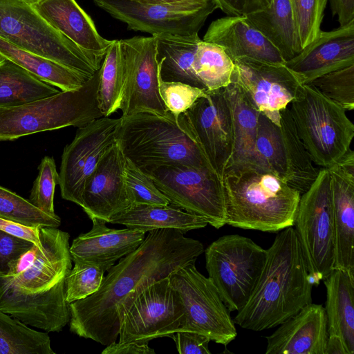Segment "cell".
Masks as SVG:
<instances>
[{
    "mask_svg": "<svg viewBox=\"0 0 354 354\" xmlns=\"http://www.w3.org/2000/svg\"><path fill=\"white\" fill-rule=\"evenodd\" d=\"M148 232L135 250L108 270L98 290L68 304L71 332L104 346L115 342L122 305L138 289L196 263L204 252L201 242L185 237L180 230Z\"/></svg>",
    "mask_w": 354,
    "mask_h": 354,
    "instance_id": "obj_1",
    "label": "cell"
},
{
    "mask_svg": "<svg viewBox=\"0 0 354 354\" xmlns=\"http://www.w3.org/2000/svg\"><path fill=\"white\" fill-rule=\"evenodd\" d=\"M70 235L57 227H41L42 248L22 270L0 274V304L21 322L47 326L68 320L65 279L72 268Z\"/></svg>",
    "mask_w": 354,
    "mask_h": 354,
    "instance_id": "obj_2",
    "label": "cell"
},
{
    "mask_svg": "<svg viewBox=\"0 0 354 354\" xmlns=\"http://www.w3.org/2000/svg\"><path fill=\"white\" fill-rule=\"evenodd\" d=\"M266 250L259 280L233 319L253 331L278 326L312 303L313 284L293 226L279 232Z\"/></svg>",
    "mask_w": 354,
    "mask_h": 354,
    "instance_id": "obj_3",
    "label": "cell"
},
{
    "mask_svg": "<svg viewBox=\"0 0 354 354\" xmlns=\"http://www.w3.org/2000/svg\"><path fill=\"white\" fill-rule=\"evenodd\" d=\"M223 183L226 224L268 232L294 226L301 194L271 171L254 166L229 169Z\"/></svg>",
    "mask_w": 354,
    "mask_h": 354,
    "instance_id": "obj_4",
    "label": "cell"
},
{
    "mask_svg": "<svg viewBox=\"0 0 354 354\" xmlns=\"http://www.w3.org/2000/svg\"><path fill=\"white\" fill-rule=\"evenodd\" d=\"M120 118L115 140L140 169L185 165L212 170L183 113L140 112Z\"/></svg>",
    "mask_w": 354,
    "mask_h": 354,
    "instance_id": "obj_5",
    "label": "cell"
},
{
    "mask_svg": "<svg viewBox=\"0 0 354 354\" xmlns=\"http://www.w3.org/2000/svg\"><path fill=\"white\" fill-rule=\"evenodd\" d=\"M99 70L80 88L59 91L26 104L0 109V141L73 126L103 117L97 101Z\"/></svg>",
    "mask_w": 354,
    "mask_h": 354,
    "instance_id": "obj_6",
    "label": "cell"
},
{
    "mask_svg": "<svg viewBox=\"0 0 354 354\" xmlns=\"http://www.w3.org/2000/svg\"><path fill=\"white\" fill-rule=\"evenodd\" d=\"M0 38L63 64L88 79L100 68L104 59L80 48L22 0H0Z\"/></svg>",
    "mask_w": 354,
    "mask_h": 354,
    "instance_id": "obj_7",
    "label": "cell"
},
{
    "mask_svg": "<svg viewBox=\"0 0 354 354\" xmlns=\"http://www.w3.org/2000/svg\"><path fill=\"white\" fill-rule=\"evenodd\" d=\"M297 133L313 163L328 168L351 149L354 125L339 104L311 84H304L289 104Z\"/></svg>",
    "mask_w": 354,
    "mask_h": 354,
    "instance_id": "obj_8",
    "label": "cell"
},
{
    "mask_svg": "<svg viewBox=\"0 0 354 354\" xmlns=\"http://www.w3.org/2000/svg\"><path fill=\"white\" fill-rule=\"evenodd\" d=\"M294 229L313 284L335 269V241L330 175L319 169L310 188L301 194Z\"/></svg>",
    "mask_w": 354,
    "mask_h": 354,
    "instance_id": "obj_9",
    "label": "cell"
},
{
    "mask_svg": "<svg viewBox=\"0 0 354 354\" xmlns=\"http://www.w3.org/2000/svg\"><path fill=\"white\" fill-rule=\"evenodd\" d=\"M267 250L239 234L219 237L205 250L208 277L230 312L248 301L261 274Z\"/></svg>",
    "mask_w": 354,
    "mask_h": 354,
    "instance_id": "obj_10",
    "label": "cell"
},
{
    "mask_svg": "<svg viewBox=\"0 0 354 354\" xmlns=\"http://www.w3.org/2000/svg\"><path fill=\"white\" fill-rule=\"evenodd\" d=\"M119 342L147 343L171 337L184 318L183 306L169 277L138 289L119 312Z\"/></svg>",
    "mask_w": 354,
    "mask_h": 354,
    "instance_id": "obj_11",
    "label": "cell"
},
{
    "mask_svg": "<svg viewBox=\"0 0 354 354\" xmlns=\"http://www.w3.org/2000/svg\"><path fill=\"white\" fill-rule=\"evenodd\" d=\"M142 170L170 204L205 218L216 229L226 224L223 180L212 169L171 165Z\"/></svg>",
    "mask_w": 354,
    "mask_h": 354,
    "instance_id": "obj_12",
    "label": "cell"
},
{
    "mask_svg": "<svg viewBox=\"0 0 354 354\" xmlns=\"http://www.w3.org/2000/svg\"><path fill=\"white\" fill-rule=\"evenodd\" d=\"M195 263L187 265L169 276L181 300L184 318L178 331L202 334L227 346L237 332L230 312L209 277L202 274Z\"/></svg>",
    "mask_w": 354,
    "mask_h": 354,
    "instance_id": "obj_13",
    "label": "cell"
},
{
    "mask_svg": "<svg viewBox=\"0 0 354 354\" xmlns=\"http://www.w3.org/2000/svg\"><path fill=\"white\" fill-rule=\"evenodd\" d=\"M130 30L151 34H198L217 6L214 0L181 5L145 4L134 0H93Z\"/></svg>",
    "mask_w": 354,
    "mask_h": 354,
    "instance_id": "obj_14",
    "label": "cell"
},
{
    "mask_svg": "<svg viewBox=\"0 0 354 354\" xmlns=\"http://www.w3.org/2000/svg\"><path fill=\"white\" fill-rule=\"evenodd\" d=\"M120 118L102 117L78 127L62 156L59 185L62 198L81 206L87 178L115 142Z\"/></svg>",
    "mask_w": 354,
    "mask_h": 354,
    "instance_id": "obj_15",
    "label": "cell"
},
{
    "mask_svg": "<svg viewBox=\"0 0 354 354\" xmlns=\"http://www.w3.org/2000/svg\"><path fill=\"white\" fill-rule=\"evenodd\" d=\"M124 68L122 116L140 112L165 115L169 111L158 89L156 38L135 36L119 40Z\"/></svg>",
    "mask_w": 354,
    "mask_h": 354,
    "instance_id": "obj_16",
    "label": "cell"
},
{
    "mask_svg": "<svg viewBox=\"0 0 354 354\" xmlns=\"http://www.w3.org/2000/svg\"><path fill=\"white\" fill-rule=\"evenodd\" d=\"M234 64L232 80L260 113L279 127L281 111L300 94L304 84L301 79L285 63L242 58Z\"/></svg>",
    "mask_w": 354,
    "mask_h": 354,
    "instance_id": "obj_17",
    "label": "cell"
},
{
    "mask_svg": "<svg viewBox=\"0 0 354 354\" xmlns=\"http://www.w3.org/2000/svg\"><path fill=\"white\" fill-rule=\"evenodd\" d=\"M183 115L210 167L223 180L234 146L231 111L224 88L207 91Z\"/></svg>",
    "mask_w": 354,
    "mask_h": 354,
    "instance_id": "obj_18",
    "label": "cell"
},
{
    "mask_svg": "<svg viewBox=\"0 0 354 354\" xmlns=\"http://www.w3.org/2000/svg\"><path fill=\"white\" fill-rule=\"evenodd\" d=\"M125 160L115 141L87 178L81 207L90 218L109 223L113 216L132 206L124 178Z\"/></svg>",
    "mask_w": 354,
    "mask_h": 354,
    "instance_id": "obj_19",
    "label": "cell"
},
{
    "mask_svg": "<svg viewBox=\"0 0 354 354\" xmlns=\"http://www.w3.org/2000/svg\"><path fill=\"white\" fill-rule=\"evenodd\" d=\"M330 175L335 241V269L354 278V152L351 149L334 165Z\"/></svg>",
    "mask_w": 354,
    "mask_h": 354,
    "instance_id": "obj_20",
    "label": "cell"
},
{
    "mask_svg": "<svg viewBox=\"0 0 354 354\" xmlns=\"http://www.w3.org/2000/svg\"><path fill=\"white\" fill-rule=\"evenodd\" d=\"M303 84L330 72L354 64V21L319 36L285 62Z\"/></svg>",
    "mask_w": 354,
    "mask_h": 354,
    "instance_id": "obj_21",
    "label": "cell"
},
{
    "mask_svg": "<svg viewBox=\"0 0 354 354\" xmlns=\"http://www.w3.org/2000/svg\"><path fill=\"white\" fill-rule=\"evenodd\" d=\"M266 337V354H325L328 340L324 307L310 303Z\"/></svg>",
    "mask_w": 354,
    "mask_h": 354,
    "instance_id": "obj_22",
    "label": "cell"
},
{
    "mask_svg": "<svg viewBox=\"0 0 354 354\" xmlns=\"http://www.w3.org/2000/svg\"><path fill=\"white\" fill-rule=\"evenodd\" d=\"M91 219V230L80 234L70 246L73 262L93 264L108 271L118 260L135 250L145 238V232L128 227L109 228L102 219Z\"/></svg>",
    "mask_w": 354,
    "mask_h": 354,
    "instance_id": "obj_23",
    "label": "cell"
},
{
    "mask_svg": "<svg viewBox=\"0 0 354 354\" xmlns=\"http://www.w3.org/2000/svg\"><path fill=\"white\" fill-rule=\"evenodd\" d=\"M203 40L221 46L233 62L242 58L286 62L277 49L250 24L244 15L213 21Z\"/></svg>",
    "mask_w": 354,
    "mask_h": 354,
    "instance_id": "obj_24",
    "label": "cell"
},
{
    "mask_svg": "<svg viewBox=\"0 0 354 354\" xmlns=\"http://www.w3.org/2000/svg\"><path fill=\"white\" fill-rule=\"evenodd\" d=\"M53 28L87 53L104 59L113 40L102 37L75 0H41L32 5Z\"/></svg>",
    "mask_w": 354,
    "mask_h": 354,
    "instance_id": "obj_25",
    "label": "cell"
},
{
    "mask_svg": "<svg viewBox=\"0 0 354 354\" xmlns=\"http://www.w3.org/2000/svg\"><path fill=\"white\" fill-rule=\"evenodd\" d=\"M323 281L328 334L340 337L349 353L353 354L354 278L343 270L334 269Z\"/></svg>",
    "mask_w": 354,
    "mask_h": 354,
    "instance_id": "obj_26",
    "label": "cell"
},
{
    "mask_svg": "<svg viewBox=\"0 0 354 354\" xmlns=\"http://www.w3.org/2000/svg\"><path fill=\"white\" fill-rule=\"evenodd\" d=\"M224 90L230 104L234 136L233 153L227 170L253 166L259 111L234 80L231 79Z\"/></svg>",
    "mask_w": 354,
    "mask_h": 354,
    "instance_id": "obj_27",
    "label": "cell"
},
{
    "mask_svg": "<svg viewBox=\"0 0 354 354\" xmlns=\"http://www.w3.org/2000/svg\"><path fill=\"white\" fill-rule=\"evenodd\" d=\"M153 35L156 38V58L160 79L164 82H182L204 89L194 71L196 53L201 41L198 35Z\"/></svg>",
    "mask_w": 354,
    "mask_h": 354,
    "instance_id": "obj_28",
    "label": "cell"
},
{
    "mask_svg": "<svg viewBox=\"0 0 354 354\" xmlns=\"http://www.w3.org/2000/svg\"><path fill=\"white\" fill-rule=\"evenodd\" d=\"M244 15L250 24L277 49L286 62L301 51L290 0H272L267 9Z\"/></svg>",
    "mask_w": 354,
    "mask_h": 354,
    "instance_id": "obj_29",
    "label": "cell"
},
{
    "mask_svg": "<svg viewBox=\"0 0 354 354\" xmlns=\"http://www.w3.org/2000/svg\"><path fill=\"white\" fill-rule=\"evenodd\" d=\"M110 223L120 224L128 228L145 232L153 230L171 228L184 234L207 226V221L184 211L171 204L167 205H133L115 215Z\"/></svg>",
    "mask_w": 354,
    "mask_h": 354,
    "instance_id": "obj_30",
    "label": "cell"
},
{
    "mask_svg": "<svg viewBox=\"0 0 354 354\" xmlns=\"http://www.w3.org/2000/svg\"><path fill=\"white\" fill-rule=\"evenodd\" d=\"M279 131L286 166V182L300 192H306L315 180L319 169L301 140L288 106L280 112Z\"/></svg>",
    "mask_w": 354,
    "mask_h": 354,
    "instance_id": "obj_31",
    "label": "cell"
},
{
    "mask_svg": "<svg viewBox=\"0 0 354 354\" xmlns=\"http://www.w3.org/2000/svg\"><path fill=\"white\" fill-rule=\"evenodd\" d=\"M59 91L0 55V109L21 106Z\"/></svg>",
    "mask_w": 354,
    "mask_h": 354,
    "instance_id": "obj_32",
    "label": "cell"
},
{
    "mask_svg": "<svg viewBox=\"0 0 354 354\" xmlns=\"http://www.w3.org/2000/svg\"><path fill=\"white\" fill-rule=\"evenodd\" d=\"M0 55L62 91L80 88L89 80L63 64L21 49L1 38Z\"/></svg>",
    "mask_w": 354,
    "mask_h": 354,
    "instance_id": "obj_33",
    "label": "cell"
},
{
    "mask_svg": "<svg viewBox=\"0 0 354 354\" xmlns=\"http://www.w3.org/2000/svg\"><path fill=\"white\" fill-rule=\"evenodd\" d=\"M48 333L39 332L0 310V354H55Z\"/></svg>",
    "mask_w": 354,
    "mask_h": 354,
    "instance_id": "obj_34",
    "label": "cell"
},
{
    "mask_svg": "<svg viewBox=\"0 0 354 354\" xmlns=\"http://www.w3.org/2000/svg\"><path fill=\"white\" fill-rule=\"evenodd\" d=\"M98 106L103 117L120 109L124 86V68L119 40H113L99 69Z\"/></svg>",
    "mask_w": 354,
    "mask_h": 354,
    "instance_id": "obj_35",
    "label": "cell"
},
{
    "mask_svg": "<svg viewBox=\"0 0 354 354\" xmlns=\"http://www.w3.org/2000/svg\"><path fill=\"white\" fill-rule=\"evenodd\" d=\"M234 64L219 46L201 39L196 53L194 71L205 91L226 87L230 82Z\"/></svg>",
    "mask_w": 354,
    "mask_h": 354,
    "instance_id": "obj_36",
    "label": "cell"
},
{
    "mask_svg": "<svg viewBox=\"0 0 354 354\" xmlns=\"http://www.w3.org/2000/svg\"><path fill=\"white\" fill-rule=\"evenodd\" d=\"M253 166L268 170L286 182V170L279 127L260 112Z\"/></svg>",
    "mask_w": 354,
    "mask_h": 354,
    "instance_id": "obj_37",
    "label": "cell"
},
{
    "mask_svg": "<svg viewBox=\"0 0 354 354\" xmlns=\"http://www.w3.org/2000/svg\"><path fill=\"white\" fill-rule=\"evenodd\" d=\"M0 218L28 226L58 227L59 216H51L35 207L28 200L0 186Z\"/></svg>",
    "mask_w": 354,
    "mask_h": 354,
    "instance_id": "obj_38",
    "label": "cell"
},
{
    "mask_svg": "<svg viewBox=\"0 0 354 354\" xmlns=\"http://www.w3.org/2000/svg\"><path fill=\"white\" fill-rule=\"evenodd\" d=\"M124 178L132 205L170 204L169 199L158 189L151 177L127 158Z\"/></svg>",
    "mask_w": 354,
    "mask_h": 354,
    "instance_id": "obj_39",
    "label": "cell"
},
{
    "mask_svg": "<svg viewBox=\"0 0 354 354\" xmlns=\"http://www.w3.org/2000/svg\"><path fill=\"white\" fill-rule=\"evenodd\" d=\"M310 84L346 111L353 110L354 64L326 73Z\"/></svg>",
    "mask_w": 354,
    "mask_h": 354,
    "instance_id": "obj_40",
    "label": "cell"
},
{
    "mask_svg": "<svg viewBox=\"0 0 354 354\" xmlns=\"http://www.w3.org/2000/svg\"><path fill=\"white\" fill-rule=\"evenodd\" d=\"M75 266L65 279V295L68 304L94 294L100 288L104 271L87 263L74 262Z\"/></svg>",
    "mask_w": 354,
    "mask_h": 354,
    "instance_id": "obj_41",
    "label": "cell"
},
{
    "mask_svg": "<svg viewBox=\"0 0 354 354\" xmlns=\"http://www.w3.org/2000/svg\"><path fill=\"white\" fill-rule=\"evenodd\" d=\"M38 175L33 183L28 201L41 212L58 216L54 209V195L59 185V173L53 157L45 156L38 167Z\"/></svg>",
    "mask_w": 354,
    "mask_h": 354,
    "instance_id": "obj_42",
    "label": "cell"
},
{
    "mask_svg": "<svg viewBox=\"0 0 354 354\" xmlns=\"http://www.w3.org/2000/svg\"><path fill=\"white\" fill-rule=\"evenodd\" d=\"M301 49L319 36L327 0H290Z\"/></svg>",
    "mask_w": 354,
    "mask_h": 354,
    "instance_id": "obj_43",
    "label": "cell"
},
{
    "mask_svg": "<svg viewBox=\"0 0 354 354\" xmlns=\"http://www.w3.org/2000/svg\"><path fill=\"white\" fill-rule=\"evenodd\" d=\"M158 89L167 110L176 115L187 111L207 91L178 82H164L158 77Z\"/></svg>",
    "mask_w": 354,
    "mask_h": 354,
    "instance_id": "obj_44",
    "label": "cell"
},
{
    "mask_svg": "<svg viewBox=\"0 0 354 354\" xmlns=\"http://www.w3.org/2000/svg\"><path fill=\"white\" fill-rule=\"evenodd\" d=\"M34 244L14 236L0 230V274L7 275L13 269L17 261Z\"/></svg>",
    "mask_w": 354,
    "mask_h": 354,
    "instance_id": "obj_45",
    "label": "cell"
},
{
    "mask_svg": "<svg viewBox=\"0 0 354 354\" xmlns=\"http://www.w3.org/2000/svg\"><path fill=\"white\" fill-rule=\"evenodd\" d=\"M180 354H211L207 337L194 332L178 331L171 335Z\"/></svg>",
    "mask_w": 354,
    "mask_h": 354,
    "instance_id": "obj_46",
    "label": "cell"
},
{
    "mask_svg": "<svg viewBox=\"0 0 354 354\" xmlns=\"http://www.w3.org/2000/svg\"><path fill=\"white\" fill-rule=\"evenodd\" d=\"M39 226H28L13 221L0 218V230L14 236L28 241L41 248Z\"/></svg>",
    "mask_w": 354,
    "mask_h": 354,
    "instance_id": "obj_47",
    "label": "cell"
},
{
    "mask_svg": "<svg viewBox=\"0 0 354 354\" xmlns=\"http://www.w3.org/2000/svg\"><path fill=\"white\" fill-rule=\"evenodd\" d=\"M155 351L147 343L112 342L106 346L102 354H155Z\"/></svg>",
    "mask_w": 354,
    "mask_h": 354,
    "instance_id": "obj_48",
    "label": "cell"
},
{
    "mask_svg": "<svg viewBox=\"0 0 354 354\" xmlns=\"http://www.w3.org/2000/svg\"><path fill=\"white\" fill-rule=\"evenodd\" d=\"M333 17L337 15L339 26L354 21V0H327Z\"/></svg>",
    "mask_w": 354,
    "mask_h": 354,
    "instance_id": "obj_49",
    "label": "cell"
},
{
    "mask_svg": "<svg viewBox=\"0 0 354 354\" xmlns=\"http://www.w3.org/2000/svg\"><path fill=\"white\" fill-rule=\"evenodd\" d=\"M227 16H240L244 12L245 0H214Z\"/></svg>",
    "mask_w": 354,
    "mask_h": 354,
    "instance_id": "obj_50",
    "label": "cell"
},
{
    "mask_svg": "<svg viewBox=\"0 0 354 354\" xmlns=\"http://www.w3.org/2000/svg\"><path fill=\"white\" fill-rule=\"evenodd\" d=\"M325 354H350L343 340L335 335H328Z\"/></svg>",
    "mask_w": 354,
    "mask_h": 354,
    "instance_id": "obj_51",
    "label": "cell"
},
{
    "mask_svg": "<svg viewBox=\"0 0 354 354\" xmlns=\"http://www.w3.org/2000/svg\"><path fill=\"white\" fill-rule=\"evenodd\" d=\"M272 0H245L243 15L267 9Z\"/></svg>",
    "mask_w": 354,
    "mask_h": 354,
    "instance_id": "obj_52",
    "label": "cell"
},
{
    "mask_svg": "<svg viewBox=\"0 0 354 354\" xmlns=\"http://www.w3.org/2000/svg\"><path fill=\"white\" fill-rule=\"evenodd\" d=\"M145 4L153 5H181L206 2L209 0H134Z\"/></svg>",
    "mask_w": 354,
    "mask_h": 354,
    "instance_id": "obj_53",
    "label": "cell"
},
{
    "mask_svg": "<svg viewBox=\"0 0 354 354\" xmlns=\"http://www.w3.org/2000/svg\"><path fill=\"white\" fill-rule=\"evenodd\" d=\"M22 1L32 6V5L38 3L41 0H22Z\"/></svg>",
    "mask_w": 354,
    "mask_h": 354,
    "instance_id": "obj_54",
    "label": "cell"
}]
</instances>
